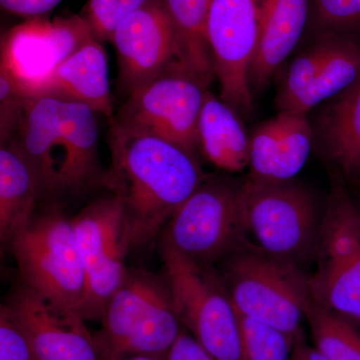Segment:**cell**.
Listing matches in <instances>:
<instances>
[{
  "instance_id": "cell-31",
  "label": "cell",
  "mask_w": 360,
  "mask_h": 360,
  "mask_svg": "<svg viewBox=\"0 0 360 360\" xmlns=\"http://www.w3.org/2000/svg\"><path fill=\"white\" fill-rule=\"evenodd\" d=\"M167 360H217L201 347L188 331H181L167 354Z\"/></svg>"
},
{
  "instance_id": "cell-26",
  "label": "cell",
  "mask_w": 360,
  "mask_h": 360,
  "mask_svg": "<svg viewBox=\"0 0 360 360\" xmlns=\"http://www.w3.org/2000/svg\"><path fill=\"white\" fill-rule=\"evenodd\" d=\"M243 360H290L295 338L238 314Z\"/></svg>"
},
{
  "instance_id": "cell-7",
  "label": "cell",
  "mask_w": 360,
  "mask_h": 360,
  "mask_svg": "<svg viewBox=\"0 0 360 360\" xmlns=\"http://www.w3.org/2000/svg\"><path fill=\"white\" fill-rule=\"evenodd\" d=\"M8 248L21 283L52 302L80 311L85 272L72 219L58 210L35 214Z\"/></svg>"
},
{
  "instance_id": "cell-8",
  "label": "cell",
  "mask_w": 360,
  "mask_h": 360,
  "mask_svg": "<svg viewBox=\"0 0 360 360\" xmlns=\"http://www.w3.org/2000/svg\"><path fill=\"white\" fill-rule=\"evenodd\" d=\"M238 191L226 180L205 179L168 220L162 250L210 265L250 245Z\"/></svg>"
},
{
  "instance_id": "cell-29",
  "label": "cell",
  "mask_w": 360,
  "mask_h": 360,
  "mask_svg": "<svg viewBox=\"0 0 360 360\" xmlns=\"http://www.w3.org/2000/svg\"><path fill=\"white\" fill-rule=\"evenodd\" d=\"M28 96L6 70L0 68V141L13 139L18 131Z\"/></svg>"
},
{
  "instance_id": "cell-1",
  "label": "cell",
  "mask_w": 360,
  "mask_h": 360,
  "mask_svg": "<svg viewBox=\"0 0 360 360\" xmlns=\"http://www.w3.org/2000/svg\"><path fill=\"white\" fill-rule=\"evenodd\" d=\"M104 186L120 198L132 248L148 245L205 181L198 158L176 144L111 122Z\"/></svg>"
},
{
  "instance_id": "cell-5",
  "label": "cell",
  "mask_w": 360,
  "mask_h": 360,
  "mask_svg": "<svg viewBox=\"0 0 360 360\" xmlns=\"http://www.w3.org/2000/svg\"><path fill=\"white\" fill-rule=\"evenodd\" d=\"M238 200L246 231L260 250L298 265L317 253L323 217L307 187L248 176Z\"/></svg>"
},
{
  "instance_id": "cell-10",
  "label": "cell",
  "mask_w": 360,
  "mask_h": 360,
  "mask_svg": "<svg viewBox=\"0 0 360 360\" xmlns=\"http://www.w3.org/2000/svg\"><path fill=\"white\" fill-rule=\"evenodd\" d=\"M71 219L85 272L80 312L86 321H101L129 270L125 258L132 245L124 207L120 198L111 193L90 203Z\"/></svg>"
},
{
  "instance_id": "cell-11",
  "label": "cell",
  "mask_w": 360,
  "mask_h": 360,
  "mask_svg": "<svg viewBox=\"0 0 360 360\" xmlns=\"http://www.w3.org/2000/svg\"><path fill=\"white\" fill-rule=\"evenodd\" d=\"M206 91L205 85L174 61L129 94L112 122L156 135L198 158V125Z\"/></svg>"
},
{
  "instance_id": "cell-13",
  "label": "cell",
  "mask_w": 360,
  "mask_h": 360,
  "mask_svg": "<svg viewBox=\"0 0 360 360\" xmlns=\"http://www.w3.org/2000/svg\"><path fill=\"white\" fill-rule=\"evenodd\" d=\"M94 39L82 14L52 20L30 18L2 37L0 68L28 96H37L61 63Z\"/></svg>"
},
{
  "instance_id": "cell-14",
  "label": "cell",
  "mask_w": 360,
  "mask_h": 360,
  "mask_svg": "<svg viewBox=\"0 0 360 360\" xmlns=\"http://www.w3.org/2000/svg\"><path fill=\"white\" fill-rule=\"evenodd\" d=\"M6 305L25 329L39 360H103L79 310L52 302L23 283Z\"/></svg>"
},
{
  "instance_id": "cell-18",
  "label": "cell",
  "mask_w": 360,
  "mask_h": 360,
  "mask_svg": "<svg viewBox=\"0 0 360 360\" xmlns=\"http://www.w3.org/2000/svg\"><path fill=\"white\" fill-rule=\"evenodd\" d=\"M309 21V0H269L251 65L252 94L267 86L277 68L295 49Z\"/></svg>"
},
{
  "instance_id": "cell-17",
  "label": "cell",
  "mask_w": 360,
  "mask_h": 360,
  "mask_svg": "<svg viewBox=\"0 0 360 360\" xmlns=\"http://www.w3.org/2000/svg\"><path fill=\"white\" fill-rule=\"evenodd\" d=\"M40 94L85 104L112 122L108 56L101 41L90 40L61 63Z\"/></svg>"
},
{
  "instance_id": "cell-20",
  "label": "cell",
  "mask_w": 360,
  "mask_h": 360,
  "mask_svg": "<svg viewBox=\"0 0 360 360\" xmlns=\"http://www.w3.org/2000/svg\"><path fill=\"white\" fill-rule=\"evenodd\" d=\"M200 149L215 167L240 172L250 167V139L236 111L206 91L198 125Z\"/></svg>"
},
{
  "instance_id": "cell-32",
  "label": "cell",
  "mask_w": 360,
  "mask_h": 360,
  "mask_svg": "<svg viewBox=\"0 0 360 360\" xmlns=\"http://www.w3.org/2000/svg\"><path fill=\"white\" fill-rule=\"evenodd\" d=\"M63 0H0L7 13L25 18H39L56 8Z\"/></svg>"
},
{
  "instance_id": "cell-9",
  "label": "cell",
  "mask_w": 360,
  "mask_h": 360,
  "mask_svg": "<svg viewBox=\"0 0 360 360\" xmlns=\"http://www.w3.org/2000/svg\"><path fill=\"white\" fill-rule=\"evenodd\" d=\"M317 255L312 300L360 328V212L341 179L328 196Z\"/></svg>"
},
{
  "instance_id": "cell-4",
  "label": "cell",
  "mask_w": 360,
  "mask_h": 360,
  "mask_svg": "<svg viewBox=\"0 0 360 360\" xmlns=\"http://www.w3.org/2000/svg\"><path fill=\"white\" fill-rule=\"evenodd\" d=\"M225 259V286L238 314L295 338L312 300L309 276L300 265L248 245Z\"/></svg>"
},
{
  "instance_id": "cell-12",
  "label": "cell",
  "mask_w": 360,
  "mask_h": 360,
  "mask_svg": "<svg viewBox=\"0 0 360 360\" xmlns=\"http://www.w3.org/2000/svg\"><path fill=\"white\" fill-rule=\"evenodd\" d=\"M269 0H212L207 39L220 98L236 112L250 115V75Z\"/></svg>"
},
{
  "instance_id": "cell-33",
  "label": "cell",
  "mask_w": 360,
  "mask_h": 360,
  "mask_svg": "<svg viewBox=\"0 0 360 360\" xmlns=\"http://www.w3.org/2000/svg\"><path fill=\"white\" fill-rule=\"evenodd\" d=\"M290 360H328L314 345H309L304 333L296 336Z\"/></svg>"
},
{
  "instance_id": "cell-28",
  "label": "cell",
  "mask_w": 360,
  "mask_h": 360,
  "mask_svg": "<svg viewBox=\"0 0 360 360\" xmlns=\"http://www.w3.org/2000/svg\"><path fill=\"white\" fill-rule=\"evenodd\" d=\"M149 0H89L84 9V20L99 41L110 40L118 25L141 8Z\"/></svg>"
},
{
  "instance_id": "cell-24",
  "label": "cell",
  "mask_w": 360,
  "mask_h": 360,
  "mask_svg": "<svg viewBox=\"0 0 360 360\" xmlns=\"http://www.w3.org/2000/svg\"><path fill=\"white\" fill-rule=\"evenodd\" d=\"M314 345L328 360H360V328L314 300L305 314Z\"/></svg>"
},
{
  "instance_id": "cell-16",
  "label": "cell",
  "mask_w": 360,
  "mask_h": 360,
  "mask_svg": "<svg viewBox=\"0 0 360 360\" xmlns=\"http://www.w3.org/2000/svg\"><path fill=\"white\" fill-rule=\"evenodd\" d=\"M312 139L307 115L281 111L251 137L250 176L276 181L293 179L309 160Z\"/></svg>"
},
{
  "instance_id": "cell-30",
  "label": "cell",
  "mask_w": 360,
  "mask_h": 360,
  "mask_svg": "<svg viewBox=\"0 0 360 360\" xmlns=\"http://www.w3.org/2000/svg\"><path fill=\"white\" fill-rule=\"evenodd\" d=\"M0 360H39L25 329L6 304L0 307Z\"/></svg>"
},
{
  "instance_id": "cell-34",
  "label": "cell",
  "mask_w": 360,
  "mask_h": 360,
  "mask_svg": "<svg viewBox=\"0 0 360 360\" xmlns=\"http://www.w3.org/2000/svg\"><path fill=\"white\" fill-rule=\"evenodd\" d=\"M117 360H167V355H131Z\"/></svg>"
},
{
  "instance_id": "cell-27",
  "label": "cell",
  "mask_w": 360,
  "mask_h": 360,
  "mask_svg": "<svg viewBox=\"0 0 360 360\" xmlns=\"http://www.w3.org/2000/svg\"><path fill=\"white\" fill-rule=\"evenodd\" d=\"M309 25L319 35L360 32V0H309Z\"/></svg>"
},
{
  "instance_id": "cell-25",
  "label": "cell",
  "mask_w": 360,
  "mask_h": 360,
  "mask_svg": "<svg viewBox=\"0 0 360 360\" xmlns=\"http://www.w3.org/2000/svg\"><path fill=\"white\" fill-rule=\"evenodd\" d=\"M335 34L319 35L316 41L293 61L284 79L276 104L279 111H295L314 86L322 65L333 49Z\"/></svg>"
},
{
  "instance_id": "cell-15",
  "label": "cell",
  "mask_w": 360,
  "mask_h": 360,
  "mask_svg": "<svg viewBox=\"0 0 360 360\" xmlns=\"http://www.w3.org/2000/svg\"><path fill=\"white\" fill-rule=\"evenodd\" d=\"M120 82L130 94L177 61L174 28L163 0H149L116 27Z\"/></svg>"
},
{
  "instance_id": "cell-35",
  "label": "cell",
  "mask_w": 360,
  "mask_h": 360,
  "mask_svg": "<svg viewBox=\"0 0 360 360\" xmlns=\"http://www.w3.org/2000/svg\"><path fill=\"white\" fill-rule=\"evenodd\" d=\"M357 206H359V212H360V202L357 203Z\"/></svg>"
},
{
  "instance_id": "cell-2",
  "label": "cell",
  "mask_w": 360,
  "mask_h": 360,
  "mask_svg": "<svg viewBox=\"0 0 360 360\" xmlns=\"http://www.w3.org/2000/svg\"><path fill=\"white\" fill-rule=\"evenodd\" d=\"M97 113L60 97L28 96L13 137L32 168L41 200L77 195L104 184Z\"/></svg>"
},
{
  "instance_id": "cell-23",
  "label": "cell",
  "mask_w": 360,
  "mask_h": 360,
  "mask_svg": "<svg viewBox=\"0 0 360 360\" xmlns=\"http://www.w3.org/2000/svg\"><path fill=\"white\" fill-rule=\"evenodd\" d=\"M360 80V41L349 35L335 34L333 49L322 65L314 86L303 97L295 112L310 110L340 96Z\"/></svg>"
},
{
  "instance_id": "cell-6",
  "label": "cell",
  "mask_w": 360,
  "mask_h": 360,
  "mask_svg": "<svg viewBox=\"0 0 360 360\" xmlns=\"http://www.w3.org/2000/svg\"><path fill=\"white\" fill-rule=\"evenodd\" d=\"M162 257L182 328L217 360H243L238 314L222 277L174 251Z\"/></svg>"
},
{
  "instance_id": "cell-21",
  "label": "cell",
  "mask_w": 360,
  "mask_h": 360,
  "mask_svg": "<svg viewBox=\"0 0 360 360\" xmlns=\"http://www.w3.org/2000/svg\"><path fill=\"white\" fill-rule=\"evenodd\" d=\"M319 134L326 155L343 176L360 184V80L328 104Z\"/></svg>"
},
{
  "instance_id": "cell-22",
  "label": "cell",
  "mask_w": 360,
  "mask_h": 360,
  "mask_svg": "<svg viewBox=\"0 0 360 360\" xmlns=\"http://www.w3.org/2000/svg\"><path fill=\"white\" fill-rule=\"evenodd\" d=\"M174 28L176 59L207 87L215 77L207 39V21L212 0H163Z\"/></svg>"
},
{
  "instance_id": "cell-3",
  "label": "cell",
  "mask_w": 360,
  "mask_h": 360,
  "mask_svg": "<svg viewBox=\"0 0 360 360\" xmlns=\"http://www.w3.org/2000/svg\"><path fill=\"white\" fill-rule=\"evenodd\" d=\"M96 336L103 360L131 355H167L184 330L167 274L127 270L101 319Z\"/></svg>"
},
{
  "instance_id": "cell-19",
  "label": "cell",
  "mask_w": 360,
  "mask_h": 360,
  "mask_svg": "<svg viewBox=\"0 0 360 360\" xmlns=\"http://www.w3.org/2000/svg\"><path fill=\"white\" fill-rule=\"evenodd\" d=\"M41 200L39 186L18 144L11 139L0 148V240L8 248L35 215Z\"/></svg>"
}]
</instances>
